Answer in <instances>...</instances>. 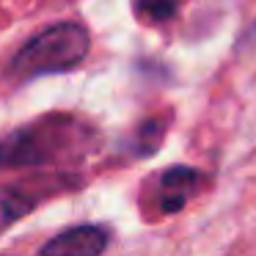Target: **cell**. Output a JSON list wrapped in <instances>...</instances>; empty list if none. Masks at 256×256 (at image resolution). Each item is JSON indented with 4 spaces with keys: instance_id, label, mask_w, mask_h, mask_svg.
Returning <instances> with one entry per match:
<instances>
[{
    "instance_id": "cell-3",
    "label": "cell",
    "mask_w": 256,
    "mask_h": 256,
    "mask_svg": "<svg viewBox=\"0 0 256 256\" xmlns=\"http://www.w3.org/2000/svg\"><path fill=\"white\" fill-rule=\"evenodd\" d=\"M108 245H110L108 228L86 223V226L66 228L58 237L47 240L39 250L44 256H100L102 250H108Z\"/></svg>"
},
{
    "instance_id": "cell-5",
    "label": "cell",
    "mask_w": 256,
    "mask_h": 256,
    "mask_svg": "<svg viewBox=\"0 0 256 256\" xmlns=\"http://www.w3.org/2000/svg\"><path fill=\"white\" fill-rule=\"evenodd\" d=\"M162 135H166V124L160 122V118H149V122H144L138 127V132H135V154L146 157L152 154V152H157V146H160Z\"/></svg>"
},
{
    "instance_id": "cell-1",
    "label": "cell",
    "mask_w": 256,
    "mask_h": 256,
    "mask_svg": "<svg viewBox=\"0 0 256 256\" xmlns=\"http://www.w3.org/2000/svg\"><path fill=\"white\" fill-rule=\"evenodd\" d=\"M86 144V130L69 116H47L42 122L25 124L0 140V166L34 168L50 166L66 154H74Z\"/></svg>"
},
{
    "instance_id": "cell-4",
    "label": "cell",
    "mask_w": 256,
    "mask_h": 256,
    "mask_svg": "<svg viewBox=\"0 0 256 256\" xmlns=\"http://www.w3.org/2000/svg\"><path fill=\"white\" fill-rule=\"evenodd\" d=\"M198 184V174L188 166H174L160 176V210L166 215L179 212Z\"/></svg>"
},
{
    "instance_id": "cell-2",
    "label": "cell",
    "mask_w": 256,
    "mask_h": 256,
    "mask_svg": "<svg viewBox=\"0 0 256 256\" xmlns=\"http://www.w3.org/2000/svg\"><path fill=\"white\" fill-rule=\"evenodd\" d=\"M91 50V36L78 22H56L36 34L8 64L14 80H30L42 74H58L80 66Z\"/></svg>"
},
{
    "instance_id": "cell-6",
    "label": "cell",
    "mask_w": 256,
    "mask_h": 256,
    "mask_svg": "<svg viewBox=\"0 0 256 256\" xmlns=\"http://www.w3.org/2000/svg\"><path fill=\"white\" fill-rule=\"evenodd\" d=\"M176 6H179V0H138V12L144 17L154 20V22L171 20L176 14Z\"/></svg>"
}]
</instances>
